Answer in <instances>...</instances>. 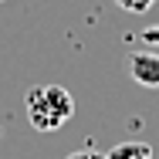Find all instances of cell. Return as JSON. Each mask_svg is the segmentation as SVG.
I'll return each mask as SVG.
<instances>
[{"instance_id":"1","label":"cell","mask_w":159,"mask_h":159,"mask_svg":"<svg viewBox=\"0 0 159 159\" xmlns=\"http://www.w3.org/2000/svg\"><path fill=\"white\" fill-rule=\"evenodd\" d=\"M75 115V98L61 85H34L27 92V122L37 132H58Z\"/></svg>"},{"instance_id":"2","label":"cell","mask_w":159,"mask_h":159,"mask_svg":"<svg viewBox=\"0 0 159 159\" xmlns=\"http://www.w3.org/2000/svg\"><path fill=\"white\" fill-rule=\"evenodd\" d=\"M129 75L142 88H159V54L156 51H132L129 54Z\"/></svg>"},{"instance_id":"3","label":"cell","mask_w":159,"mask_h":159,"mask_svg":"<svg viewBox=\"0 0 159 159\" xmlns=\"http://www.w3.org/2000/svg\"><path fill=\"white\" fill-rule=\"evenodd\" d=\"M105 159H156V152L149 142H119L108 149Z\"/></svg>"},{"instance_id":"4","label":"cell","mask_w":159,"mask_h":159,"mask_svg":"<svg viewBox=\"0 0 159 159\" xmlns=\"http://www.w3.org/2000/svg\"><path fill=\"white\" fill-rule=\"evenodd\" d=\"M115 3H119L122 10H129V14H146L156 0H115Z\"/></svg>"},{"instance_id":"5","label":"cell","mask_w":159,"mask_h":159,"mask_svg":"<svg viewBox=\"0 0 159 159\" xmlns=\"http://www.w3.org/2000/svg\"><path fill=\"white\" fill-rule=\"evenodd\" d=\"M139 41H142V44H156V48H159V24L146 27V31H139Z\"/></svg>"},{"instance_id":"6","label":"cell","mask_w":159,"mask_h":159,"mask_svg":"<svg viewBox=\"0 0 159 159\" xmlns=\"http://www.w3.org/2000/svg\"><path fill=\"white\" fill-rule=\"evenodd\" d=\"M68 159H105L102 152H92V149H85V152H71Z\"/></svg>"}]
</instances>
